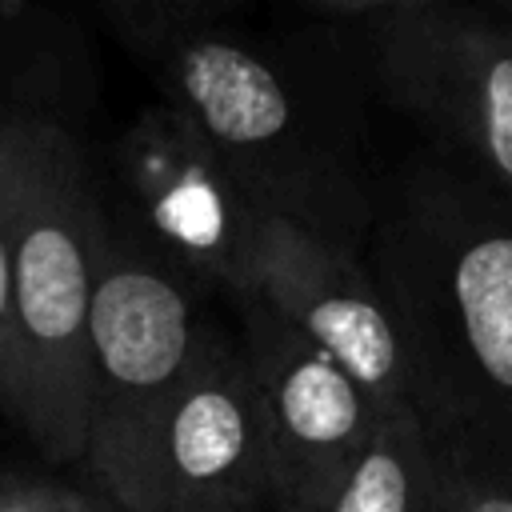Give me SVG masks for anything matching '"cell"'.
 <instances>
[{"mask_svg": "<svg viewBox=\"0 0 512 512\" xmlns=\"http://www.w3.org/2000/svg\"><path fill=\"white\" fill-rule=\"evenodd\" d=\"M204 296L104 212L88 324L84 464L120 512H156L160 440L212 324Z\"/></svg>", "mask_w": 512, "mask_h": 512, "instance_id": "obj_4", "label": "cell"}, {"mask_svg": "<svg viewBox=\"0 0 512 512\" xmlns=\"http://www.w3.org/2000/svg\"><path fill=\"white\" fill-rule=\"evenodd\" d=\"M320 512H448L444 460L416 408L384 412Z\"/></svg>", "mask_w": 512, "mask_h": 512, "instance_id": "obj_10", "label": "cell"}, {"mask_svg": "<svg viewBox=\"0 0 512 512\" xmlns=\"http://www.w3.org/2000/svg\"><path fill=\"white\" fill-rule=\"evenodd\" d=\"M12 300L32 444L84 464L88 324L100 272L104 192L80 136L52 120L8 124Z\"/></svg>", "mask_w": 512, "mask_h": 512, "instance_id": "obj_3", "label": "cell"}, {"mask_svg": "<svg viewBox=\"0 0 512 512\" xmlns=\"http://www.w3.org/2000/svg\"><path fill=\"white\" fill-rule=\"evenodd\" d=\"M100 192L108 220L148 256L208 296H248L268 216L172 108L148 104L116 132Z\"/></svg>", "mask_w": 512, "mask_h": 512, "instance_id": "obj_6", "label": "cell"}, {"mask_svg": "<svg viewBox=\"0 0 512 512\" xmlns=\"http://www.w3.org/2000/svg\"><path fill=\"white\" fill-rule=\"evenodd\" d=\"M492 8H496V12H500V16H504V20H508V24H512V0H496V4H492Z\"/></svg>", "mask_w": 512, "mask_h": 512, "instance_id": "obj_14", "label": "cell"}, {"mask_svg": "<svg viewBox=\"0 0 512 512\" xmlns=\"http://www.w3.org/2000/svg\"><path fill=\"white\" fill-rule=\"evenodd\" d=\"M364 264L428 436L512 472V200L432 156L376 200Z\"/></svg>", "mask_w": 512, "mask_h": 512, "instance_id": "obj_1", "label": "cell"}, {"mask_svg": "<svg viewBox=\"0 0 512 512\" xmlns=\"http://www.w3.org/2000/svg\"><path fill=\"white\" fill-rule=\"evenodd\" d=\"M248 300L336 360L384 412L412 408L404 344L360 252L268 216L252 256Z\"/></svg>", "mask_w": 512, "mask_h": 512, "instance_id": "obj_8", "label": "cell"}, {"mask_svg": "<svg viewBox=\"0 0 512 512\" xmlns=\"http://www.w3.org/2000/svg\"><path fill=\"white\" fill-rule=\"evenodd\" d=\"M240 348L260 400L272 504L324 508L368 448L384 408L324 352L288 332L256 300H232Z\"/></svg>", "mask_w": 512, "mask_h": 512, "instance_id": "obj_7", "label": "cell"}, {"mask_svg": "<svg viewBox=\"0 0 512 512\" xmlns=\"http://www.w3.org/2000/svg\"><path fill=\"white\" fill-rule=\"evenodd\" d=\"M268 440L240 336L216 320L168 416L156 464V512H264Z\"/></svg>", "mask_w": 512, "mask_h": 512, "instance_id": "obj_9", "label": "cell"}, {"mask_svg": "<svg viewBox=\"0 0 512 512\" xmlns=\"http://www.w3.org/2000/svg\"><path fill=\"white\" fill-rule=\"evenodd\" d=\"M356 36L376 88L440 144V156L512 200V24L460 0H316Z\"/></svg>", "mask_w": 512, "mask_h": 512, "instance_id": "obj_5", "label": "cell"}, {"mask_svg": "<svg viewBox=\"0 0 512 512\" xmlns=\"http://www.w3.org/2000/svg\"><path fill=\"white\" fill-rule=\"evenodd\" d=\"M0 512H116V504L56 476L0 472Z\"/></svg>", "mask_w": 512, "mask_h": 512, "instance_id": "obj_13", "label": "cell"}, {"mask_svg": "<svg viewBox=\"0 0 512 512\" xmlns=\"http://www.w3.org/2000/svg\"><path fill=\"white\" fill-rule=\"evenodd\" d=\"M0 412L20 428L28 424V384L16 344V300H12V164L8 128L0 132Z\"/></svg>", "mask_w": 512, "mask_h": 512, "instance_id": "obj_11", "label": "cell"}, {"mask_svg": "<svg viewBox=\"0 0 512 512\" xmlns=\"http://www.w3.org/2000/svg\"><path fill=\"white\" fill-rule=\"evenodd\" d=\"M440 448V444H436ZM448 512H512V472L440 448Z\"/></svg>", "mask_w": 512, "mask_h": 512, "instance_id": "obj_12", "label": "cell"}, {"mask_svg": "<svg viewBox=\"0 0 512 512\" xmlns=\"http://www.w3.org/2000/svg\"><path fill=\"white\" fill-rule=\"evenodd\" d=\"M116 36L172 108L280 216L336 248L360 252L376 196L356 160V132L248 32L196 0H128L104 8Z\"/></svg>", "mask_w": 512, "mask_h": 512, "instance_id": "obj_2", "label": "cell"}, {"mask_svg": "<svg viewBox=\"0 0 512 512\" xmlns=\"http://www.w3.org/2000/svg\"><path fill=\"white\" fill-rule=\"evenodd\" d=\"M116 512H120V508H116Z\"/></svg>", "mask_w": 512, "mask_h": 512, "instance_id": "obj_16", "label": "cell"}, {"mask_svg": "<svg viewBox=\"0 0 512 512\" xmlns=\"http://www.w3.org/2000/svg\"><path fill=\"white\" fill-rule=\"evenodd\" d=\"M272 512H316V508H296V504H268Z\"/></svg>", "mask_w": 512, "mask_h": 512, "instance_id": "obj_15", "label": "cell"}]
</instances>
